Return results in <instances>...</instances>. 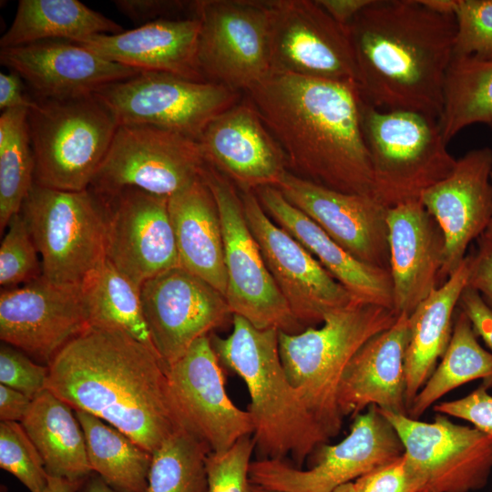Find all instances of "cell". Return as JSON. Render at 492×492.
Here are the masks:
<instances>
[{
    "label": "cell",
    "instance_id": "6da1fadb",
    "mask_svg": "<svg viewBox=\"0 0 492 492\" xmlns=\"http://www.w3.org/2000/svg\"><path fill=\"white\" fill-rule=\"evenodd\" d=\"M46 389L147 451L185 429L159 354L128 333L89 326L47 364Z\"/></svg>",
    "mask_w": 492,
    "mask_h": 492
},
{
    "label": "cell",
    "instance_id": "7a4b0ae2",
    "mask_svg": "<svg viewBox=\"0 0 492 492\" xmlns=\"http://www.w3.org/2000/svg\"><path fill=\"white\" fill-rule=\"evenodd\" d=\"M246 93L291 172L337 191L375 197L356 84L272 69Z\"/></svg>",
    "mask_w": 492,
    "mask_h": 492
},
{
    "label": "cell",
    "instance_id": "3957f363",
    "mask_svg": "<svg viewBox=\"0 0 492 492\" xmlns=\"http://www.w3.org/2000/svg\"><path fill=\"white\" fill-rule=\"evenodd\" d=\"M362 99L438 119L454 55V15L421 0H372L347 26Z\"/></svg>",
    "mask_w": 492,
    "mask_h": 492
},
{
    "label": "cell",
    "instance_id": "277c9868",
    "mask_svg": "<svg viewBox=\"0 0 492 492\" xmlns=\"http://www.w3.org/2000/svg\"><path fill=\"white\" fill-rule=\"evenodd\" d=\"M276 329H259L245 318L232 315L227 337L210 334L220 362L247 386V410L253 424L252 436L259 459L287 456L298 466L327 443L329 437L291 384L282 364Z\"/></svg>",
    "mask_w": 492,
    "mask_h": 492
},
{
    "label": "cell",
    "instance_id": "5b68a950",
    "mask_svg": "<svg viewBox=\"0 0 492 492\" xmlns=\"http://www.w3.org/2000/svg\"><path fill=\"white\" fill-rule=\"evenodd\" d=\"M398 315L377 304L355 300L327 313L321 326L297 333L279 331V352L291 384L330 438L341 431L343 415L339 389L344 370L359 348L392 326Z\"/></svg>",
    "mask_w": 492,
    "mask_h": 492
},
{
    "label": "cell",
    "instance_id": "8992f818",
    "mask_svg": "<svg viewBox=\"0 0 492 492\" xmlns=\"http://www.w3.org/2000/svg\"><path fill=\"white\" fill-rule=\"evenodd\" d=\"M361 123L374 196L387 208L419 200L455 168L456 159L448 152L436 118L379 109L362 99Z\"/></svg>",
    "mask_w": 492,
    "mask_h": 492
},
{
    "label": "cell",
    "instance_id": "52a82bcc",
    "mask_svg": "<svg viewBox=\"0 0 492 492\" xmlns=\"http://www.w3.org/2000/svg\"><path fill=\"white\" fill-rule=\"evenodd\" d=\"M28 110L35 183L56 190L88 189L118 127L95 96L36 99Z\"/></svg>",
    "mask_w": 492,
    "mask_h": 492
},
{
    "label": "cell",
    "instance_id": "ba28073f",
    "mask_svg": "<svg viewBox=\"0 0 492 492\" xmlns=\"http://www.w3.org/2000/svg\"><path fill=\"white\" fill-rule=\"evenodd\" d=\"M20 212L46 279L80 284L106 258L107 204L90 188L70 191L34 183Z\"/></svg>",
    "mask_w": 492,
    "mask_h": 492
},
{
    "label": "cell",
    "instance_id": "9c48e42d",
    "mask_svg": "<svg viewBox=\"0 0 492 492\" xmlns=\"http://www.w3.org/2000/svg\"><path fill=\"white\" fill-rule=\"evenodd\" d=\"M201 178L217 201L224 240L226 301L233 314L259 329L297 333L302 331L277 287L251 233L238 188L205 163Z\"/></svg>",
    "mask_w": 492,
    "mask_h": 492
},
{
    "label": "cell",
    "instance_id": "30bf717a",
    "mask_svg": "<svg viewBox=\"0 0 492 492\" xmlns=\"http://www.w3.org/2000/svg\"><path fill=\"white\" fill-rule=\"evenodd\" d=\"M199 141L149 125H118L90 189L109 197L126 188L170 197L200 177Z\"/></svg>",
    "mask_w": 492,
    "mask_h": 492
},
{
    "label": "cell",
    "instance_id": "8fae6325",
    "mask_svg": "<svg viewBox=\"0 0 492 492\" xmlns=\"http://www.w3.org/2000/svg\"><path fill=\"white\" fill-rule=\"evenodd\" d=\"M118 125H149L200 140L209 123L239 103L240 93L222 84L141 72L94 95Z\"/></svg>",
    "mask_w": 492,
    "mask_h": 492
},
{
    "label": "cell",
    "instance_id": "7c38bea8",
    "mask_svg": "<svg viewBox=\"0 0 492 492\" xmlns=\"http://www.w3.org/2000/svg\"><path fill=\"white\" fill-rule=\"evenodd\" d=\"M307 469L282 459H257L251 484L278 492H332L404 454L395 430L375 405L355 415L350 433L335 445H323Z\"/></svg>",
    "mask_w": 492,
    "mask_h": 492
},
{
    "label": "cell",
    "instance_id": "4fadbf2b",
    "mask_svg": "<svg viewBox=\"0 0 492 492\" xmlns=\"http://www.w3.org/2000/svg\"><path fill=\"white\" fill-rule=\"evenodd\" d=\"M423 482L422 492H470L483 488L492 470V437L475 426L436 413L432 422L381 410Z\"/></svg>",
    "mask_w": 492,
    "mask_h": 492
},
{
    "label": "cell",
    "instance_id": "5bb4252c",
    "mask_svg": "<svg viewBox=\"0 0 492 492\" xmlns=\"http://www.w3.org/2000/svg\"><path fill=\"white\" fill-rule=\"evenodd\" d=\"M198 61L207 81L247 91L272 70L263 1L199 0Z\"/></svg>",
    "mask_w": 492,
    "mask_h": 492
},
{
    "label": "cell",
    "instance_id": "9a60e30c",
    "mask_svg": "<svg viewBox=\"0 0 492 492\" xmlns=\"http://www.w3.org/2000/svg\"><path fill=\"white\" fill-rule=\"evenodd\" d=\"M263 2L269 16L272 70L357 85L347 27L317 0Z\"/></svg>",
    "mask_w": 492,
    "mask_h": 492
},
{
    "label": "cell",
    "instance_id": "2e32d148",
    "mask_svg": "<svg viewBox=\"0 0 492 492\" xmlns=\"http://www.w3.org/2000/svg\"><path fill=\"white\" fill-rule=\"evenodd\" d=\"M240 194L247 224L265 263L301 324L322 323L327 313L358 300L269 217L254 191Z\"/></svg>",
    "mask_w": 492,
    "mask_h": 492
},
{
    "label": "cell",
    "instance_id": "e0dca14e",
    "mask_svg": "<svg viewBox=\"0 0 492 492\" xmlns=\"http://www.w3.org/2000/svg\"><path fill=\"white\" fill-rule=\"evenodd\" d=\"M169 390L186 430L210 452L220 453L241 438L252 436L250 413L236 406L227 395L220 362L210 334L195 341L166 367Z\"/></svg>",
    "mask_w": 492,
    "mask_h": 492
},
{
    "label": "cell",
    "instance_id": "ac0fdd59",
    "mask_svg": "<svg viewBox=\"0 0 492 492\" xmlns=\"http://www.w3.org/2000/svg\"><path fill=\"white\" fill-rule=\"evenodd\" d=\"M140 300L151 341L166 366L232 316L219 291L180 266L146 281Z\"/></svg>",
    "mask_w": 492,
    "mask_h": 492
},
{
    "label": "cell",
    "instance_id": "d6986e66",
    "mask_svg": "<svg viewBox=\"0 0 492 492\" xmlns=\"http://www.w3.org/2000/svg\"><path fill=\"white\" fill-rule=\"evenodd\" d=\"M89 327L80 284L43 275L0 293V339L46 365Z\"/></svg>",
    "mask_w": 492,
    "mask_h": 492
},
{
    "label": "cell",
    "instance_id": "ffe728a7",
    "mask_svg": "<svg viewBox=\"0 0 492 492\" xmlns=\"http://www.w3.org/2000/svg\"><path fill=\"white\" fill-rule=\"evenodd\" d=\"M104 200L106 257L136 286L180 266L169 197L126 188Z\"/></svg>",
    "mask_w": 492,
    "mask_h": 492
},
{
    "label": "cell",
    "instance_id": "44dd1931",
    "mask_svg": "<svg viewBox=\"0 0 492 492\" xmlns=\"http://www.w3.org/2000/svg\"><path fill=\"white\" fill-rule=\"evenodd\" d=\"M283 197L358 261L390 272L388 209L375 197L337 191L287 170Z\"/></svg>",
    "mask_w": 492,
    "mask_h": 492
},
{
    "label": "cell",
    "instance_id": "7402d4cb",
    "mask_svg": "<svg viewBox=\"0 0 492 492\" xmlns=\"http://www.w3.org/2000/svg\"><path fill=\"white\" fill-rule=\"evenodd\" d=\"M491 171L492 149H471L456 159L446 179L420 197L445 239L443 282L457 270L469 244L485 232L492 218Z\"/></svg>",
    "mask_w": 492,
    "mask_h": 492
},
{
    "label": "cell",
    "instance_id": "603a6c76",
    "mask_svg": "<svg viewBox=\"0 0 492 492\" xmlns=\"http://www.w3.org/2000/svg\"><path fill=\"white\" fill-rule=\"evenodd\" d=\"M0 62L43 100L94 96L108 85L141 73L61 39L1 48Z\"/></svg>",
    "mask_w": 492,
    "mask_h": 492
},
{
    "label": "cell",
    "instance_id": "cb8c5ba5",
    "mask_svg": "<svg viewBox=\"0 0 492 492\" xmlns=\"http://www.w3.org/2000/svg\"><path fill=\"white\" fill-rule=\"evenodd\" d=\"M199 143L205 162L240 191L277 187L289 170L283 150L248 99L215 117Z\"/></svg>",
    "mask_w": 492,
    "mask_h": 492
},
{
    "label": "cell",
    "instance_id": "d4e9b609",
    "mask_svg": "<svg viewBox=\"0 0 492 492\" xmlns=\"http://www.w3.org/2000/svg\"><path fill=\"white\" fill-rule=\"evenodd\" d=\"M387 225L393 310L409 316L440 286L445 239L420 199L389 208Z\"/></svg>",
    "mask_w": 492,
    "mask_h": 492
},
{
    "label": "cell",
    "instance_id": "484cf974",
    "mask_svg": "<svg viewBox=\"0 0 492 492\" xmlns=\"http://www.w3.org/2000/svg\"><path fill=\"white\" fill-rule=\"evenodd\" d=\"M200 28L197 16L162 19L73 43L140 72L166 73L204 82L207 80L198 61Z\"/></svg>",
    "mask_w": 492,
    "mask_h": 492
},
{
    "label": "cell",
    "instance_id": "4316f807",
    "mask_svg": "<svg viewBox=\"0 0 492 492\" xmlns=\"http://www.w3.org/2000/svg\"><path fill=\"white\" fill-rule=\"evenodd\" d=\"M410 339L408 315L365 342L348 363L339 389L344 416L371 405L407 415L405 357Z\"/></svg>",
    "mask_w": 492,
    "mask_h": 492
},
{
    "label": "cell",
    "instance_id": "83f0119b",
    "mask_svg": "<svg viewBox=\"0 0 492 492\" xmlns=\"http://www.w3.org/2000/svg\"><path fill=\"white\" fill-rule=\"evenodd\" d=\"M254 192L269 217L298 241L355 298L393 310L389 271L358 261L292 205L276 187L264 186Z\"/></svg>",
    "mask_w": 492,
    "mask_h": 492
},
{
    "label": "cell",
    "instance_id": "f1b7e54d",
    "mask_svg": "<svg viewBox=\"0 0 492 492\" xmlns=\"http://www.w3.org/2000/svg\"><path fill=\"white\" fill-rule=\"evenodd\" d=\"M179 265L224 297L227 274L221 220L213 193L201 176L169 197Z\"/></svg>",
    "mask_w": 492,
    "mask_h": 492
},
{
    "label": "cell",
    "instance_id": "f546056e",
    "mask_svg": "<svg viewBox=\"0 0 492 492\" xmlns=\"http://www.w3.org/2000/svg\"><path fill=\"white\" fill-rule=\"evenodd\" d=\"M472 253L408 316L410 339L405 352L407 411L444 355L453 332L454 313L467 285Z\"/></svg>",
    "mask_w": 492,
    "mask_h": 492
},
{
    "label": "cell",
    "instance_id": "4dcf8cb0",
    "mask_svg": "<svg viewBox=\"0 0 492 492\" xmlns=\"http://www.w3.org/2000/svg\"><path fill=\"white\" fill-rule=\"evenodd\" d=\"M21 425L38 450L49 476L84 480L93 473L75 410L49 390L32 399Z\"/></svg>",
    "mask_w": 492,
    "mask_h": 492
},
{
    "label": "cell",
    "instance_id": "1f68e13d",
    "mask_svg": "<svg viewBox=\"0 0 492 492\" xmlns=\"http://www.w3.org/2000/svg\"><path fill=\"white\" fill-rule=\"evenodd\" d=\"M118 23L78 0H20L15 18L0 39L1 48L49 39L77 42L88 36L118 34Z\"/></svg>",
    "mask_w": 492,
    "mask_h": 492
},
{
    "label": "cell",
    "instance_id": "d6a6232c",
    "mask_svg": "<svg viewBox=\"0 0 492 492\" xmlns=\"http://www.w3.org/2000/svg\"><path fill=\"white\" fill-rule=\"evenodd\" d=\"M80 289L89 326L122 331L157 353L145 321L140 289L107 257L87 274Z\"/></svg>",
    "mask_w": 492,
    "mask_h": 492
},
{
    "label": "cell",
    "instance_id": "836d02e7",
    "mask_svg": "<svg viewBox=\"0 0 492 492\" xmlns=\"http://www.w3.org/2000/svg\"><path fill=\"white\" fill-rule=\"evenodd\" d=\"M93 473L119 492H145L152 453L92 414L75 410Z\"/></svg>",
    "mask_w": 492,
    "mask_h": 492
},
{
    "label": "cell",
    "instance_id": "e575fe53",
    "mask_svg": "<svg viewBox=\"0 0 492 492\" xmlns=\"http://www.w3.org/2000/svg\"><path fill=\"white\" fill-rule=\"evenodd\" d=\"M478 379L487 388L492 387V352L480 345L469 318L459 309L455 315L449 344L415 397L407 415L418 419L447 393Z\"/></svg>",
    "mask_w": 492,
    "mask_h": 492
},
{
    "label": "cell",
    "instance_id": "d590c367",
    "mask_svg": "<svg viewBox=\"0 0 492 492\" xmlns=\"http://www.w3.org/2000/svg\"><path fill=\"white\" fill-rule=\"evenodd\" d=\"M437 122L446 143L473 124L492 130V60L453 56Z\"/></svg>",
    "mask_w": 492,
    "mask_h": 492
},
{
    "label": "cell",
    "instance_id": "8d00e7d4",
    "mask_svg": "<svg viewBox=\"0 0 492 492\" xmlns=\"http://www.w3.org/2000/svg\"><path fill=\"white\" fill-rule=\"evenodd\" d=\"M27 108H13L0 116V230L20 212L35 183V159Z\"/></svg>",
    "mask_w": 492,
    "mask_h": 492
},
{
    "label": "cell",
    "instance_id": "74e56055",
    "mask_svg": "<svg viewBox=\"0 0 492 492\" xmlns=\"http://www.w3.org/2000/svg\"><path fill=\"white\" fill-rule=\"evenodd\" d=\"M210 452L196 436L178 430L152 453L145 492H208Z\"/></svg>",
    "mask_w": 492,
    "mask_h": 492
},
{
    "label": "cell",
    "instance_id": "f35d334b",
    "mask_svg": "<svg viewBox=\"0 0 492 492\" xmlns=\"http://www.w3.org/2000/svg\"><path fill=\"white\" fill-rule=\"evenodd\" d=\"M0 467L30 492H43L48 484L44 461L19 422L0 423Z\"/></svg>",
    "mask_w": 492,
    "mask_h": 492
},
{
    "label": "cell",
    "instance_id": "ab89813d",
    "mask_svg": "<svg viewBox=\"0 0 492 492\" xmlns=\"http://www.w3.org/2000/svg\"><path fill=\"white\" fill-rule=\"evenodd\" d=\"M6 228L0 246V284L14 288L40 277L42 265L23 214L14 215Z\"/></svg>",
    "mask_w": 492,
    "mask_h": 492
},
{
    "label": "cell",
    "instance_id": "60d3db41",
    "mask_svg": "<svg viewBox=\"0 0 492 492\" xmlns=\"http://www.w3.org/2000/svg\"><path fill=\"white\" fill-rule=\"evenodd\" d=\"M456 56L492 60V0H457Z\"/></svg>",
    "mask_w": 492,
    "mask_h": 492
},
{
    "label": "cell",
    "instance_id": "b9f144b4",
    "mask_svg": "<svg viewBox=\"0 0 492 492\" xmlns=\"http://www.w3.org/2000/svg\"><path fill=\"white\" fill-rule=\"evenodd\" d=\"M255 449L252 436L238 440L220 453L206 457L208 492H250V466Z\"/></svg>",
    "mask_w": 492,
    "mask_h": 492
},
{
    "label": "cell",
    "instance_id": "7bdbcfd3",
    "mask_svg": "<svg viewBox=\"0 0 492 492\" xmlns=\"http://www.w3.org/2000/svg\"><path fill=\"white\" fill-rule=\"evenodd\" d=\"M48 366L35 363L22 351L4 343L0 347V384L33 399L46 389Z\"/></svg>",
    "mask_w": 492,
    "mask_h": 492
},
{
    "label": "cell",
    "instance_id": "ee69618b",
    "mask_svg": "<svg viewBox=\"0 0 492 492\" xmlns=\"http://www.w3.org/2000/svg\"><path fill=\"white\" fill-rule=\"evenodd\" d=\"M356 492H422L423 482L404 454L354 481Z\"/></svg>",
    "mask_w": 492,
    "mask_h": 492
},
{
    "label": "cell",
    "instance_id": "f6af8a7d",
    "mask_svg": "<svg viewBox=\"0 0 492 492\" xmlns=\"http://www.w3.org/2000/svg\"><path fill=\"white\" fill-rule=\"evenodd\" d=\"M481 384L469 395L453 401L440 402L434 405L436 413L469 422L492 437V395Z\"/></svg>",
    "mask_w": 492,
    "mask_h": 492
},
{
    "label": "cell",
    "instance_id": "bcb514c9",
    "mask_svg": "<svg viewBox=\"0 0 492 492\" xmlns=\"http://www.w3.org/2000/svg\"><path fill=\"white\" fill-rule=\"evenodd\" d=\"M119 12L139 26L162 20L184 18L182 13L196 16V1L117 0Z\"/></svg>",
    "mask_w": 492,
    "mask_h": 492
},
{
    "label": "cell",
    "instance_id": "7dc6e473",
    "mask_svg": "<svg viewBox=\"0 0 492 492\" xmlns=\"http://www.w3.org/2000/svg\"><path fill=\"white\" fill-rule=\"evenodd\" d=\"M458 307L469 318L477 335L492 351V308L468 285L461 293Z\"/></svg>",
    "mask_w": 492,
    "mask_h": 492
},
{
    "label": "cell",
    "instance_id": "c3c4849f",
    "mask_svg": "<svg viewBox=\"0 0 492 492\" xmlns=\"http://www.w3.org/2000/svg\"><path fill=\"white\" fill-rule=\"evenodd\" d=\"M467 285L477 290L492 308V241L481 235L477 249L472 253Z\"/></svg>",
    "mask_w": 492,
    "mask_h": 492
},
{
    "label": "cell",
    "instance_id": "681fc988",
    "mask_svg": "<svg viewBox=\"0 0 492 492\" xmlns=\"http://www.w3.org/2000/svg\"><path fill=\"white\" fill-rule=\"evenodd\" d=\"M37 100L28 97L24 92L23 79L15 72L0 73V108L5 111L13 108L31 109Z\"/></svg>",
    "mask_w": 492,
    "mask_h": 492
},
{
    "label": "cell",
    "instance_id": "f907efd6",
    "mask_svg": "<svg viewBox=\"0 0 492 492\" xmlns=\"http://www.w3.org/2000/svg\"><path fill=\"white\" fill-rule=\"evenodd\" d=\"M31 402L25 394L0 384V421L21 423Z\"/></svg>",
    "mask_w": 492,
    "mask_h": 492
},
{
    "label": "cell",
    "instance_id": "816d5d0a",
    "mask_svg": "<svg viewBox=\"0 0 492 492\" xmlns=\"http://www.w3.org/2000/svg\"><path fill=\"white\" fill-rule=\"evenodd\" d=\"M372 0H317L318 4L340 25L346 26Z\"/></svg>",
    "mask_w": 492,
    "mask_h": 492
},
{
    "label": "cell",
    "instance_id": "f5cc1de1",
    "mask_svg": "<svg viewBox=\"0 0 492 492\" xmlns=\"http://www.w3.org/2000/svg\"><path fill=\"white\" fill-rule=\"evenodd\" d=\"M86 479L69 480L49 476L48 484L43 492H78Z\"/></svg>",
    "mask_w": 492,
    "mask_h": 492
},
{
    "label": "cell",
    "instance_id": "db71d44e",
    "mask_svg": "<svg viewBox=\"0 0 492 492\" xmlns=\"http://www.w3.org/2000/svg\"><path fill=\"white\" fill-rule=\"evenodd\" d=\"M78 492H119L113 487H111L109 485H108L102 477H100L97 474L92 473L81 487L79 488Z\"/></svg>",
    "mask_w": 492,
    "mask_h": 492
},
{
    "label": "cell",
    "instance_id": "11a10c76",
    "mask_svg": "<svg viewBox=\"0 0 492 492\" xmlns=\"http://www.w3.org/2000/svg\"><path fill=\"white\" fill-rule=\"evenodd\" d=\"M428 8L445 15H454L457 5V0H421Z\"/></svg>",
    "mask_w": 492,
    "mask_h": 492
},
{
    "label": "cell",
    "instance_id": "9f6ffc18",
    "mask_svg": "<svg viewBox=\"0 0 492 492\" xmlns=\"http://www.w3.org/2000/svg\"><path fill=\"white\" fill-rule=\"evenodd\" d=\"M332 492H356V491L354 488V482H350L335 488Z\"/></svg>",
    "mask_w": 492,
    "mask_h": 492
},
{
    "label": "cell",
    "instance_id": "6f0895ef",
    "mask_svg": "<svg viewBox=\"0 0 492 492\" xmlns=\"http://www.w3.org/2000/svg\"><path fill=\"white\" fill-rule=\"evenodd\" d=\"M491 180H492V171H491ZM484 237H486L487 240L492 241V218L485 231V232L482 234Z\"/></svg>",
    "mask_w": 492,
    "mask_h": 492
},
{
    "label": "cell",
    "instance_id": "680465c9",
    "mask_svg": "<svg viewBox=\"0 0 492 492\" xmlns=\"http://www.w3.org/2000/svg\"><path fill=\"white\" fill-rule=\"evenodd\" d=\"M250 492H278L274 490H271L254 484H251Z\"/></svg>",
    "mask_w": 492,
    "mask_h": 492
}]
</instances>
